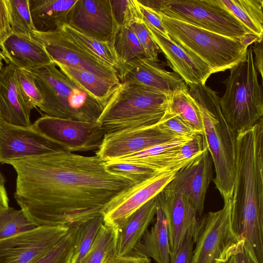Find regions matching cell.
Masks as SVG:
<instances>
[{"label": "cell", "instance_id": "6da1fadb", "mask_svg": "<svg viewBox=\"0 0 263 263\" xmlns=\"http://www.w3.org/2000/svg\"><path fill=\"white\" fill-rule=\"evenodd\" d=\"M16 173L14 197L36 227H77L103 215L136 184L109 172L97 155L62 151L7 162Z\"/></svg>", "mask_w": 263, "mask_h": 263}, {"label": "cell", "instance_id": "7a4b0ae2", "mask_svg": "<svg viewBox=\"0 0 263 263\" xmlns=\"http://www.w3.org/2000/svg\"><path fill=\"white\" fill-rule=\"evenodd\" d=\"M231 221L257 263H263V118L237 134Z\"/></svg>", "mask_w": 263, "mask_h": 263}, {"label": "cell", "instance_id": "3957f363", "mask_svg": "<svg viewBox=\"0 0 263 263\" xmlns=\"http://www.w3.org/2000/svg\"><path fill=\"white\" fill-rule=\"evenodd\" d=\"M189 92L199 107L204 141L215 171L213 179L224 202L231 200L235 173L237 134L222 113L220 98L205 84L188 86Z\"/></svg>", "mask_w": 263, "mask_h": 263}, {"label": "cell", "instance_id": "277c9868", "mask_svg": "<svg viewBox=\"0 0 263 263\" xmlns=\"http://www.w3.org/2000/svg\"><path fill=\"white\" fill-rule=\"evenodd\" d=\"M170 97L143 86L120 83L97 122L105 134L157 125L167 110Z\"/></svg>", "mask_w": 263, "mask_h": 263}, {"label": "cell", "instance_id": "5b68a950", "mask_svg": "<svg viewBox=\"0 0 263 263\" xmlns=\"http://www.w3.org/2000/svg\"><path fill=\"white\" fill-rule=\"evenodd\" d=\"M27 71L34 77L42 96L39 108L45 115L77 121H98L106 104L80 88L54 63Z\"/></svg>", "mask_w": 263, "mask_h": 263}, {"label": "cell", "instance_id": "8992f818", "mask_svg": "<svg viewBox=\"0 0 263 263\" xmlns=\"http://www.w3.org/2000/svg\"><path fill=\"white\" fill-rule=\"evenodd\" d=\"M220 105L226 121L237 134L252 127L263 116L262 91L258 80L252 45L245 58L230 69Z\"/></svg>", "mask_w": 263, "mask_h": 263}, {"label": "cell", "instance_id": "52a82bcc", "mask_svg": "<svg viewBox=\"0 0 263 263\" xmlns=\"http://www.w3.org/2000/svg\"><path fill=\"white\" fill-rule=\"evenodd\" d=\"M156 12L170 38L204 62L213 73L231 69L246 55L249 47L239 39L226 36Z\"/></svg>", "mask_w": 263, "mask_h": 263}, {"label": "cell", "instance_id": "ba28073f", "mask_svg": "<svg viewBox=\"0 0 263 263\" xmlns=\"http://www.w3.org/2000/svg\"><path fill=\"white\" fill-rule=\"evenodd\" d=\"M167 17L226 36L240 39L253 34L219 0H137Z\"/></svg>", "mask_w": 263, "mask_h": 263}, {"label": "cell", "instance_id": "9c48e42d", "mask_svg": "<svg viewBox=\"0 0 263 263\" xmlns=\"http://www.w3.org/2000/svg\"><path fill=\"white\" fill-rule=\"evenodd\" d=\"M231 212V200L220 210L199 217L190 263H219L244 245L232 228Z\"/></svg>", "mask_w": 263, "mask_h": 263}, {"label": "cell", "instance_id": "30bf717a", "mask_svg": "<svg viewBox=\"0 0 263 263\" xmlns=\"http://www.w3.org/2000/svg\"><path fill=\"white\" fill-rule=\"evenodd\" d=\"M30 37L44 46L54 63L87 70L104 79L120 83L114 67L88 52L61 28L46 32L34 30Z\"/></svg>", "mask_w": 263, "mask_h": 263}, {"label": "cell", "instance_id": "8fae6325", "mask_svg": "<svg viewBox=\"0 0 263 263\" xmlns=\"http://www.w3.org/2000/svg\"><path fill=\"white\" fill-rule=\"evenodd\" d=\"M32 126L70 152L98 150L105 135L98 122L77 121L45 115Z\"/></svg>", "mask_w": 263, "mask_h": 263}, {"label": "cell", "instance_id": "7c38bea8", "mask_svg": "<svg viewBox=\"0 0 263 263\" xmlns=\"http://www.w3.org/2000/svg\"><path fill=\"white\" fill-rule=\"evenodd\" d=\"M70 228L42 226L0 240V263H34L51 250Z\"/></svg>", "mask_w": 263, "mask_h": 263}, {"label": "cell", "instance_id": "4fadbf2b", "mask_svg": "<svg viewBox=\"0 0 263 263\" xmlns=\"http://www.w3.org/2000/svg\"><path fill=\"white\" fill-rule=\"evenodd\" d=\"M62 151L66 150L32 125H14L0 119V163Z\"/></svg>", "mask_w": 263, "mask_h": 263}, {"label": "cell", "instance_id": "5bb4252c", "mask_svg": "<svg viewBox=\"0 0 263 263\" xmlns=\"http://www.w3.org/2000/svg\"><path fill=\"white\" fill-rule=\"evenodd\" d=\"M159 124L105 134L96 155L102 160L107 161L184 138L167 131Z\"/></svg>", "mask_w": 263, "mask_h": 263}, {"label": "cell", "instance_id": "9a60e30c", "mask_svg": "<svg viewBox=\"0 0 263 263\" xmlns=\"http://www.w3.org/2000/svg\"><path fill=\"white\" fill-rule=\"evenodd\" d=\"M66 24L87 36L113 44L118 31L110 0H77Z\"/></svg>", "mask_w": 263, "mask_h": 263}, {"label": "cell", "instance_id": "2e32d148", "mask_svg": "<svg viewBox=\"0 0 263 263\" xmlns=\"http://www.w3.org/2000/svg\"><path fill=\"white\" fill-rule=\"evenodd\" d=\"M181 167L160 172L117 198L103 214L104 224L120 229L133 213L162 191Z\"/></svg>", "mask_w": 263, "mask_h": 263}, {"label": "cell", "instance_id": "e0dca14e", "mask_svg": "<svg viewBox=\"0 0 263 263\" xmlns=\"http://www.w3.org/2000/svg\"><path fill=\"white\" fill-rule=\"evenodd\" d=\"M212 165L206 146L199 155L180 168L165 186L175 193L187 196L199 217L203 215L206 193L212 179Z\"/></svg>", "mask_w": 263, "mask_h": 263}, {"label": "cell", "instance_id": "ac0fdd59", "mask_svg": "<svg viewBox=\"0 0 263 263\" xmlns=\"http://www.w3.org/2000/svg\"><path fill=\"white\" fill-rule=\"evenodd\" d=\"M121 83L143 86L169 95L189 87L175 72L167 71L146 58H135L120 64L117 70Z\"/></svg>", "mask_w": 263, "mask_h": 263}, {"label": "cell", "instance_id": "d6986e66", "mask_svg": "<svg viewBox=\"0 0 263 263\" xmlns=\"http://www.w3.org/2000/svg\"><path fill=\"white\" fill-rule=\"evenodd\" d=\"M166 220L171 253H176L187 232L195 230L199 217L190 199L165 186L156 196Z\"/></svg>", "mask_w": 263, "mask_h": 263}, {"label": "cell", "instance_id": "ffe728a7", "mask_svg": "<svg viewBox=\"0 0 263 263\" xmlns=\"http://www.w3.org/2000/svg\"><path fill=\"white\" fill-rule=\"evenodd\" d=\"M144 24L174 72L181 78L187 86L192 84H205L208 79L213 74L208 65L170 38L161 35L148 25Z\"/></svg>", "mask_w": 263, "mask_h": 263}, {"label": "cell", "instance_id": "44dd1931", "mask_svg": "<svg viewBox=\"0 0 263 263\" xmlns=\"http://www.w3.org/2000/svg\"><path fill=\"white\" fill-rule=\"evenodd\" d=\"M0 49L4 60L18 69L29 70L53 63L44 46L30 36L12 33Z\"/></svg>", "mask_w": 263, "mask_h": 263}, {"label": "cell", "instance_id": "7402d4cb", "mask_svg": "<svg viewBox=\"0 0 263 263\" xmlns=\"http://www.w3.org/2000/svg\"><path fill=\"white\" fill-rule=\"evenodd\" d=\"M16 67L11 63L0 71V119L9 124L29 127L31 109L25 103L16 79Z\"/></svg>", "mask_w": 263, "mask_h": 263}, {"label": "cell", "instance_id": "603a6c76", "mask_svg": "<svg viewBox=\"0 0 263 263\" xmlns=\"http://www.w3.org/2000/svg\"><path fill=\"white\" fill-rule=\"evenodd\" d=\"M190 138H179L111 160L143 166L158 172L181 167L194 159L184 160L179 153L181 145Z\"/></svg>", "mask_w": 263, "mask_h": 263}, {"label": "cell", "instance_id": "cb8c5ba5", "mask_svg": "<svg viewBox=\"0 0 263 263\" xmlns=\"http://www.w3.org/2000/svg\"><path fill=\"white\" fill-rule=\"evenodd\" d=\"M157 200L154 197L146 202L128 218L117 230V255L128 256L147 230L156 214Z\"/></svg>", "mask_w": 263, "mask_h": 263}, {"label": "cell", "instance_id": "d4e9b609", "mask_svg": "<svg viewBox=\"0 0 263 263\" xmlns=\"http://www.w3.org/2000/svg\"><path fill=\"white\" fill-rule=\"evenodd\" d=\"M156 220L147 230L129 255L152 258L157 263H170L168 231L164 213L157 203Z\"/></svg>", "mask_w": 263, "mask_h": 263}, {"label": "cell", "instance_id": "484cf974", "mask_svg": "<svg viewBox=\"0 0 263 263\" xmlns=\"http://www.w3.org/2000/svg\"><path fill=\"white\" fill-rule=\"evenodd\" d=\"M36 31L55 30L66 23L68 15L77 0H28Z\"/></svg>", "mask_w": 263, "mask_h": 263}, {"label": "cell", "instance_id": "4316f807", "mask_svg": "<svg viewBox=\"0 0 263 263\" xmlns=\"http://www.w3.org/2000/svg\"><path fill=\"white\" fill-rule=\"evenodd\" d=\"M54 64L80 88L105 104L116 87L120 83L104 79L87 70L59 63Z\"/></svg>", "mask_w": 263, "mask_h": 263}, {"label": "cell", "instance_id": "83f0119b", "mask_svg": "<svg viewBox=\"0 0 263 263\" xmlns=\"http://www.w3.org/2000/svg\"><path fill=\"white\" fill-rule=\"evenodd\" d=\"M260 41L263 36V0H219Z\"/></svg>", "mask_w": 263, "mask_h": 263}, {"label": "cell", "instance_id": "f1b7e54d", "mask_svg": "<svg viewBox=\"0 0 263 263\" xmlns=\"http://www.w3.org/2000/svg\"><path fill=\"white\" fill-rule=\"evenodd\" d=\"M167 110L179 117L196 133L203 134L200 110L196 101L189 93V89L171 95Z\"/></svg>", "mask_w": 263, "mask_h": 263}, {"label": "cell", "instance_id": "f546056e", "mask_svg": "<svg viewBox=\"0 0 263 263\" xmlns=\"http://www.w3.org/2000/svg\"><path fill=\"white\" fill-rule=\"evenodd\" d=\"M61 28L69 36L88 52L104 61L117 70L120 66L118 58L111 42H102L87 36L64 24Z\"/></svg>", "mask_w": 263, "mask_h": 263}, {"label": "cell", "instance_id": "4dcf8cb0", "mask_svg": "<svg viewBox=\"0 0 263 263\" xmlns=\"http://www.w3.org/2000/svg\"><path fill=\"white\" fill-rule=\"evenodd\" d=\"M117 230L106 226H101L90 249L80 263H104L117 255Z\"/></svg>", "mask_w": 263, "mask_h": 263}, {"label": "cell", "instance_id": "1f68e13d", "mask_svg": "<svg viewBox=\"0 0 263 263\" xmlns=\"http://www.w3.org/2000/svg\"><path fill=\"white\" fill-rule=\"evenodd\" d=\"M13 33L30 36L36 30L31 17L28 0H6Z\"/></svg>", "mask_w": 263, "mask_h": 263}, {"label": "cell", "instance_id": "d6a6232c", "mask_svg": "<svg viewBox=\"0 0 263 263\" xmlns=\"http://www.w3.org/2000/svg\"><path fill=\"white\" fill-rule=\"evenodd\" d=\"M103 223V215H100L83 222L77 227L76 247L71 263L81 262L90 249Z\"/></svg>", "mask_w": 263, "mask_h": 263}, {"label": "cell", "instance_id": "836d02e7", "mask_svg": "<svg viewBox=\"0 0 263 263\" xmlns=\"http://www.w3.org/2000/svg\"><path fill=\"white\" fill-rule=\"evenodd\" d=\"M114 47L120 64L135 58H146L130 27L119 30L114 40Z\"/></svg>", "mask_w": 263, "mask_h": 263}, {"label": "cell", "instance_id": "e575fe53", "mask_svg": "<svg viewBox=\"0 0 263 263\" xmlns=\"http://www.w3.org/2000/svg\"><path fill=\"white\" fill-rule=\"evenodd\" d=\"M36 227L21 209L9 207L0 214V240Z\"/></svg>", "mask_w": 263, "mask_h": 263}, {"label": "cell", "instance_id": "d590c367", "mask_svg": "<svg viewBox=\"0 0 263 263\" xmlns=\"http://www.w3.org/2000/svg\"><path fill=\"white\" fill-rule=\"evenodd\" d=\"M77 230V227L70 228L58 244L34 263H71L76 247Z\"/></svg>", "mask_w": 263, "mask_h": 263}, {"label": "cell", "instance_id": "8d00e7d4", "mask_svg": "<svg viewBox=\"0 0 263 263\" xmlns=\"http://www.w3.org/2000/svg\"><path fill=\"white\" fill-rule=\"evenodd\" d=\"M110 3L118 31L142 20L137 0H110Z\"/></svg>", "mask_w": 263, "mask_h": 263}, {"label": "cell", "instance_id": "74e56055", "mask_svg": "<svg viewBox=\"0 0 263 263\" xmlns=\"http://www.w3.org/2000/svg\"><path fill=\"white\" fill-rule=\"evenodd\" d=\"M105 166L110 173L127 177L136 184L146 181L160 173L143 166L114 160L105 161Z\"/></svg>", "mask_w": 263, "mask_h": 263}, {"label": "cell", "instance_id": "f35d334b", "mask_svg": "<svg viewBox=\"0 0 263 263\" xmlns=\"http://www.w3.org/2000/svg\"><path fill=\"white\" fill-rule=\"evenodd\" d=\"M16 79L25 103L31 110L39 107L43 100L32 75L27 70L16 68Z\"/></svg>", "mask_w": 263, "mask_h": 263}, {"label": "cell", "instance_id": "ab89813d", "mask_svg": "<svg viewBox=\"0 0 263 263\" xmlns=\"http://www.w3.org/2000/svg\"><path fill=\"white\" fill-rule=\"evenodd\" d=\"M130 27L136 34L145 57L151 61L157 62L161 50L142 20L133 24Z\"/></svg>", "mask_w": 263, "mask_h": 263}, {"label": "cell", "instance_id": "60d3db41", "mask_svg": "<svg viewBox=\"0 0 263 263\" xmlns=\"http://www.w3.org/2000/svg\"><path fill=\"white\" fill-rule=\"evenodd\" d=\"M159 125L163 129L180 137L191 138L197 133L179 117L167 110Z\"/></svg>", "mask_w": 263, "mask_h": 263}, {"label": "cell", "instance_id": "b9f144b4", "mask_svg": "<svg viewBox=\"0 0 263 263\" xmlns=\"http://www.w3.org/2000/svg\"><path fill=\"white\" fill-rule=\"evenodd\" d=\"M195 230L189 231L178 251L170 253V263H190L194 249Z\"/></svg>", "mask_w": 263, "mask_h": 263}, {"label": "cell", "instance_id": "7bdbcfd3", "mask_svg": "<svg viewBox=\"0 0 263 263\" xmlns=\"http://www.w3.org/2000/svg\"><path fill=\"white\" fill-rule=\"evenodd\" d=\"M206 147L202 134L197 133L181 145L179 153L184 160L194 158Z\"/></svg>", "mask_w": 263, "mask_h": 263}, {"label": "cell", "instance_id": "ee69618b", "mask_svg": "<svg viewBox=\"0 0 263 263\" xmlns=\"http://www.w3.org/2000/svg\"><path fill=\"white\" fill-rule=\"evenodd\" d=\"M138 4L142 21L154 28L161 35L170 38L167 31L157 13L151 9L141 5L139 2Z\"/></svg>", "mask_w": 263, "mask_h": 263}, {"label": "cell", "instance_id": "f6af8a7d", "mask_svg": "<svg viewBox=\"0 0 263 263\" xmlns=\"http://www.w3.org/2000/svg\"><path fill=\"white\" fill-rule=\"evenodd\" d=\"M12 33L6 0H0V44Z\"/></svg>", "mask_w": 263, "mask_h": 263}, {"label": "cell", "instance_id": "bcb514c9", "mask_svg": "<svg viewBox=\"0 0 263 263\" xmlns=\"http://www.w3.org/2000/svg\"><path fill=\"white\" fill-rule=\"evenodd\" d=\"M219 263H256L243 246L239 250L219 261Z\"/></svg>", "mask_w": 263, "mask_h": 263}, {"label": "cell", "instance_id": "7dc6e473", "mask_svg": "<svg viewBox=\"0 0 263 263\" xmlns=\"http://www.w3.org/2000/svg\"><path fill=\"white\" fill-rule=\"evenodd\" d=\"M104 263H151L149 258L131 255L120 256L116 255L110 257Z\"/></svg>", "mask_w": 263, "mask_h": 263}, {"label": "cell", "instance_id": "c3c4849f", "mask_svg": "<svg viewBox=\"0 0 263 263\" xmlns=\"http://www.w3.org/2000/svg\"><path fill=\"white\" fill-rule=\"evenodd\" d=\"M252 50L254 54V62L257 72L260 74L261 78H263L262 63H263V49L262 41L255 42L252 45Z\"/></svg>", "mask_w": 263, "mask_h": 263}, {"label": "cell", "instance_id": "681fc988", "mask_svg": "<svg viewBox=\"0 0 263 263\" xmlns=\"http://www.w3.org/2000/svg\"><path fill=\"white\" fill-rule=\"evenodd\" d=\"M5 179L0 172V195L4 198L8 199V195L5 186Z\"/></svg>", "mask_w": 263, "mask_h": 263}, {"label": "cell", "instance_id": "f907efd6", "mask_svg": "<svg viewBox=\"0 0 263 263\" xmlns=\"http://www.w3.org/2000/svg\"><path fill=\"white\" fill-rule=\"evenodd\" d=\"M9 207V199L3 198L0 195V214Z\"/></svg>", "mask_w": 263, "mask_h": 263}, {"label": "cell", "instance_id": "816d5d0a", "mask_svg": "<svg viewBox=\"0 0 263 263\" xmlns=\"http://www.w3.org/2000/svg\"><path fill=\"white\" fill-rule=\"evenodd\" d=\"M3 58L2 55H0V71L3 68Z\"/></svg>", "mask_w": 263, "mask_h": 263}, {"label": "cell", "instance_id": "f5cc1de1", "mask_svg": "<svg viewBox=\"0 0 263 263\" xmlns=\"http://www.w3.org/2000/svg\"><path fill=\"white\" fill-rule=\"evenodd\" d=\"M0 55H2V54H1V51H0ZM4 60V59H3Z\"/></svg>", "mask_w": 263, "mask_h": 263}]
</instances>
